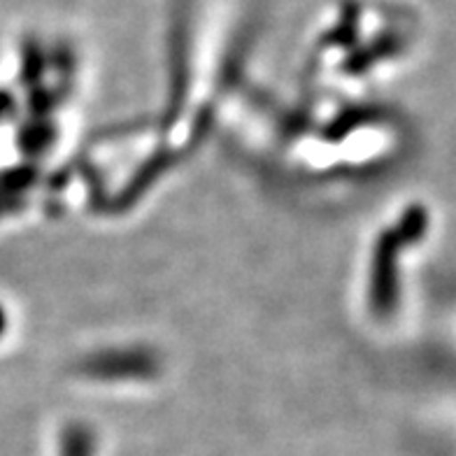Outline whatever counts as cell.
<instances>
[{
	"mask_svg": "<svg viewBox=\"0 0 456 456\" xmlns=\"http://www.w3.org/2000/svg\"><path fill=\"white\" fill-rule=\"evenodd\" d=\"M401 242V235H385L379 240L378 247V258H375V289H372V298L378 300V305L382 310L391 305V300L396 294V284H394V261H396V247Z\"/></svg>",
	"mask_w": 456,
	"mask_h": 456,
	"instance_id": "1",
	"label": "cell"
}]
</instances>
